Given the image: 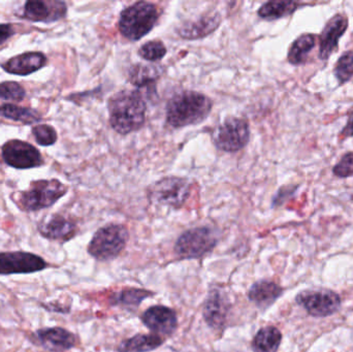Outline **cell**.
<instances>
[{"instance_id":"obj_1","label":"cell","mask_w":353,"mask_h":352,"mask_svg":"<svg viewBox=\"0 0 353 352\" xmlns=\"http://www.w3.org/2000/svg\"><path fill=\"white\" fill-rule=\"evenodd\" d=\"M109 113L114 130L122 134H130L144 125L146 103L139 91H120L110 99Z\"/></svg>"},{"instance_id":"obj_2","label":"cell","mask_w":353,"mask_h":352,"mask_svg":"<svg viewBox=\"0 0 353 352\" xmlns=\"http://www.w3.org/2000/svg\"><path fill=\"white\" fill-rule=\"evenodd\" d=\"M213 103L196 91H182L168 103L167 121L175 128L201 123L209 116Z\"/></svg>"},{"instance_id":"obj_3","label":"cell","mask_w":353,"mask_h":352,"mask_svg":"<svg viewBox=\"0 0 353 352\" xmlns=\"http://www.w3.org/2000/svg\"><path fill=\"white\" fill-rule=\"evenodd\" d=\"M159 16V10L155 4L146 1L137 2L121 12L120 32L130 41H138L152 30Z\"/></svg>"},{"instance_id":"obj_4","label":"cell","mask_w":353,"mask_h":352,"mask_svg":"<svg viewBox=\"0 0 353 352\" xmlns=\"http://www.w3.org/2000/svg\"><path fill=\"white\" fill-rule=\"evenodd\" d=\"M68 192V186L59 180H39L21 194L19 205L26 212H35L50 208Z\"/></svg>"},{"instance_id":"obj_5","label":"cell","mask_w":353,"mask_h":352,"mask_svg":"<svg viewBox=\"0 0 353 352\" xmlns=\"http://www.w3.org/2000/svg\"><path fill=\"white\" fill-rule=\"evenodd\" d=\"M128 238L130 234L124 225H105L94 234L87 250L95 260H114L123 251Z\"/></svg>"},{"instance_id":"obj_6","label":"cell","mask_w":353,"mask_h":352,"mask_svg":"<svg viewBox=\"0 0 353 352\" xmlns=\"http://www.w3.org/2000/svg\"><path fill=\"white\" fill-rule=\"evenodd\" d=\"M218 244V235L208 227L185 231L176 240L175 252L182 260H199L211 253Z\"/></svg>"},{"instance_id":"obj_7","label":"cell","mask_w":353,"mask_h":352,"mask_svg":"<svg viewBox=\"0 0 353 352\" xmlns=\"http://www.w3.org/2000/svg\"><path fill=\"white\" fill-rule=\"evenodd\" d=\"M296 302L300 307L314 318H325L339 311L341 297L327 289H309L296 295Z\"/></svg>"},{"instance_id":"obj_8","label":"cell","mask_w":353,"mask_h":352,"mask_svg":"<svg viewBox=\"0 0 353 352\" xmlns=\"http://www.w3.org/2000/svg\"><path fill=\"white\" fill-rule=\"evenodd\" d=\"M190 188V183L184 178L165 177L149 188L148 196L154 204L180 208L188 198Z\"/></svg>"},{"instance_id":"obj_9","label":"cell","mask_w":353,"mask_h":352,"mask_svg":"<svg viewBox=\"0 0 353 352\" xmlns=\"http://www.w3.org/2000/svg\"><path fill=\"white\" fill-rule=\"evenodd\" d=\"M250 130L248 123L240 118H228L216 130L214 142L225 152H236L248 144Z\"/></svg>"},{"instance_id":"obj_10","label":"cell","mask_w":353,"mask_h":352,"mask_svg":"<svg viewBox=\"0 0 353 352\" xmlns=\"http://www.w3.org/2000/svg\"><path fill=\"white\" fill-rule=\"evenodd\" d=\"M2 158L10 167L18 169H29L43 165L41 152L29 143L10 140L2 146Z\"/></svg>"},{"instance_id":"obj_11","label":"cell","mask_w":353,"mask_h":352,"mask_svg":"<svg viewBox=\"0 0 353 352\" xmlns=\"http://www.w3.org/2000/svg\"><path fill=\"white\" fill-rule=\"evenodd\" d=\"M232 310V302L221 287L210 289L203 307V318L208 327L214 331L223 330Z\"/></svg>"},{"instance_id":"obj_12","label":"cell","mask_w":353,"mask_h":352,"mask_svg":"<svg viewBox=\"0 0 353 352\" xmlns=\"http://www.w3.org/2000/svg\"><path fill=\"white\" fill-rule=\"evenodd\" d=\"M43 258L26 251L0 252V276L32 274L47 268Z\"/></svg>"},{"instance_id":"obj_13","label":"cell","mask_w":353,"mask_h":352,"mask_svg":"<svg viewBox=\"0 0 353 352\" xmlns=\"http://www.w3.org/2000/svg\"><path fill=\"white\" fill-rule=\"evenodd\" d=\"M350 26V20L346 14L338 12L334 14L323 27L319 35V58L327 61L339 48V41L345 34Z\"/></svg>"},{"instance_id":"obj_14","label":"cell","mask_w":353,"mask_h":352,"mask_svg":"<svg viewBox=\"0 0 353 352\" xmlns=\"http://www.w3.org/2000/svg\"><path fill=\"white\" fill-rule=\"evenodd\" d=\"M33 342L50 352H64L77 345L76 335L60 327L37 330L32 334Z\"/></svg>"},{"instance_id":"obj_15","label":"cell","mask_w":353,"mask_h":352,"mask_svg":"<svg viewBox=\"0 0 353 352\" xmlns=\"http://www.w3.org/2000/svg\"><path fill=\"white\" fill-rule=\"evenodd\" d=\"M68 12L65 2L29 0L25 3L22 18L30 22L52 23L64 18Z\"/></svg>"},{"instance_id":"obj_16","label":"cell","mask_w":353,"mask_h":352,"mask_svg":"<svg viewBox=\"0 0 353 352\" xmlns=\"http://www.w3.org/2000/svg\"><path fill=\"white\" fill-rule=\"evenodd\" d=\"M143 324L155 335H172L178 327L176 312L165 306H153L141 316Z\"/></svg>"},{"instance_id":"obj_17","label":"cell","mask_w":353,"mask_h":352,"mask_svg":"<svg viewBox=\"0 0 353 352\" xmlns=\"http://www.w3.org/2000/svg\"><path fill=\"white\" fill-rule=\"evenodd\" d=\"M47 62V56L41 52H26L10 58L1 64V68L8 74L29 76L43 68Z\"/></svg>"},{"instance_id":"obj_18","label":"cell","mask_w":353,"mask_h":352,"mask_svg":"<svg viewBox=\"0 0 353 352\" xmlns=\"http://www.w3.org/2000/svg\"><path fill=\"white\" fill-rule=\"evenodd\" d=\"M77 227L72 220L59 214H54L39 223V231L51 241H68L76 234Z\"/></svg>"},{"instance_id":"obj_19","label":"cell","mask_w":353,"mask_h":352,"mask_svg":"<svg viewBox=\"0 0 353 352\" xmlns=\"http://www.w3.org/2000/svg\"><path fill=\"white\" fill-rule=\"evenodd\" d=\"M282 295L283 289L279 284L265 279L253 283L247 293L249 301L263 310L271 307Z\"/></svg>"},{"instance_id":"obj_20","label":"cell","mask_w":353,"mask_h":352,"mask_svg":"<svg viewBox=\"0 0 353 352\" xmlns=\"http://www.w3.org/2000/svg\"><path fill=\"white\" fill-rule=\"evenodd\" d=\"M220 21L219 14L210 12L201 17L199 20L185 23L179 30V34L186 39H201L213 32L219 26Z\"/></svg>"},{"instance_id":"obj_21","label":"cell","mask_w":353,"mask_h":352,"mask_svg":"<svg viewBox=\"0 0 353 352\" xmlns=\"http://www.w3.org/2000/svg\"><path fill=\"white\" fill-rule=\"evenodd\" d=\"M317 35L304 33L294 39L288 53V60L292 65H303L309 60V55L317 45Z\"/></svg>"},{"instance_id":"obj_22","label":"cell","mask_w":353,"mask_h":352,"mask_svg":"<svg viewBox=\"0 0 353 352\" xmlns=\"http://www.w3.org/2000/svg\"><path fill=\"white\" fill-rule=\"evenodd\" d=\"M282 342V333L274 326L263 327L253 338V352H277Z\"/></svg>"},{"instance_id":"obj_23","label":"cell","mask_w":353,"mask_h":352,"mask_svg":"<svg viewBox=\"0 0 353 352\" xmlns=\"http://www.w3.org/2000/svg\"><path fill=\"white\" fill-rule=\"evenodd\" d=\"M165 342L163 337L155 334H139L122 341L117 352H149L159 349Z\"/></svg>"},{"instance_id":"obj_24","label":"cell","mask_w":353,"mask_h":352,"mask_svg":"<svg viewBox=\"0 0 353 352\" xmlns=\"http://www.w3.org/2000/svg\"><path fill=\"white\" fill-rule=\"evenodd\" d=\"M303 6L304 4L296 1H269L261 6L257 14L263 20H279L294 14Z\"/></svg>"},{"instance_id":"obj_25","label":"cell","mask_w":353,"mask_h":352,"mask_svg":"<svg viewBox=\"0 0 353 352\" xmlns=\"http://www.w3.org/2000/svg\"><path fill=\"white\" fill-rule=\"evenodd\" d=\"M154 295V293L146 291V289L128 287V289H122L119 293H116L112 297L111 303L112 305L119 306L125 309L136 310L144 300Z\"/></svg>"},{"instance_id":"obj_26","label":"cell","mask_w":353,"mask_h":352,"mask_svg":"<svg viewBox=\"0 0 353 352\" xmlns=\"http://www.w3.org/2000/svg\"><path fill=\"white\" fill-rule=\"evenodd\" d=\"M0 117L12 120V121L21 122L25 125H30V124L39 123L41 121V115L37 110L19 107L14 103L0 105Z\"/></svg>"},{"instance_id":"obj_27","label":"cell","mask_w":353,"mask_h":352,"mask_svg":"<svg viewBox=\"0 0 353 352\" xmlns=\"http://www.w3.org/2000/svg\"><path fill=\"white\" fill-rule=\"evenodd\" d=\"M159 68L154 65L146 64H136L130 70V80L132 84L139 87L147 86L152 84L159 76Z\"/></svg>"},{"instance_id":"obj_28","label":"cell","mask_w":353,"mask_h":352,"mask_svg":"<svg viewBox=\"0 0 353 352\" xmlns=\"http://www.w3.org/2000/svg\"><path fill=\"white\" fill-rule=\"evenodd\" d=\"M334 76L339 85L350 82L353 78V50L344 52L334 66Z\"/></svg>"},{"instance_id":"obj_29","label":"cell","mask_w":353,"mask_h":352,"mask_svg":"<svg viewBox=\"0 0 353 352\" xmlns=\"http://www.w3.org/2000/svg\"><path fill=\"white\" fill-rule=\"evenodd\" d=\"M26 96V91L22 85L14 81L0 83V99L20 103Z\"/></svg>"},{"instance_id":"obj_30","label":"cell","mask_w":353,"mask_h":352,"mask_svg":"<svg viewBox=\"0 0 353 352\" xmlns=\"http://www.w3.org/2000/svg\"><path fill=\"white\" fill-rule=\"evenodd\" d=\"M33 136L37 144L41 146H52L57 142V132L53 126L48 125V124H37L33 126L32 130Z\"/></svg>"},{"instance_id":"obj_31","label":"cell","mask_w":353,"mask_h":352,"mask_svg":"<svg viewBox=\"0 0 353 352\" xmlns=\"http://www.w3.org/2000/svg\"><path fill=\"white\" fill-rule=\"evenodd\" d=\"M167 48L161 41H151L144 43L139 50V55L149 61H157L165 57Z\"/></svg>"},{"instance_id":"obj_32","label":"cell","mask_w":353,"mask_h":352,"mask_svg":"<svg viewBox=\"0 0 353 352\" xmlns=\"http://www.w3.org/2000/svg\"><path fill=\"white\" fill-rule=\"evenodd\" d=\"M333 174L339 179L353 177V152L345 153L333 167Z\"/></svg>"},{"instance_id":"obj_33","label":"cell","mask_w":353,"mask_h":352,"mask_svg":"<svg viewBox=\"0 0 353 352\" xmlns=\"http://www.w3.org/2000/svg\"><path fill=\"white\" fill-rule=\"evenodd\" d=\"M299 187H300V185L290 184V185H285L280 188L279 191H278V194H276L275 198H274L273 206L277 207L283 205L286 200H290L292 196H294Z\"/></svg>"},{"instance_id":"obj_34","label":"cell","mask_w":353,"mask_h":352,"mask_svg":"<svg viewBox=\"0 0 353 352\" xmlns=\"http://www.w3.org/2000/svg\"><path fill=\"white\" fill-rule=\"evenodd\" d=\"M353 136V107L350 110V113H348V119L347 122H346L345 126L342 128L341 132H340L339 134V140L341 142L345 141L346 138H352Z\"/></svg>"},{"instance_id":"obj_35","label":"cell","mask_w":353,"mask_h":352,"mask_svg":"<svg viewBox=\"0 0 353 352\" xmlns=\"http://www.w3.org/2000/svg\"><path fill=\"white\" fill-rule=\"evenodd\" d=\"M14 34L12 24H0V45L8 41Z\"/></svg>"}]
</instances>
